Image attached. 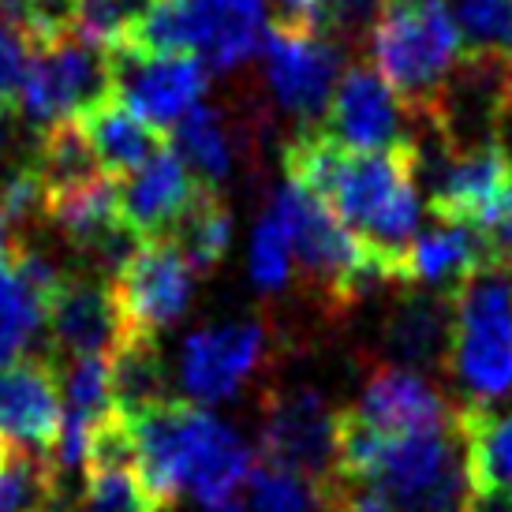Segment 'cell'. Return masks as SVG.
Instances as JSON below:
<instances>
[{"mask_svg":"<svg viewBox=\"0 0 512 512\" xmlns=\"http://www.w3.org/2000/svg\"><path fill=\"white\" fill-rule=\"evenodd\" d=\"M453 296L445 374L460 408H498L512 400V262L494 255L468 273Z\"/></svg>","mask_w":512,"mask_h":512,"instance_id":"cell-3","label":"cell"},{"mask_svg":"<svg viewBox=\"0 0 512 512\" xmlns=\"http://www.w3.org/2000/svg\"><path fill=\"white\" fill-rule=\"evenodd\" d=\"M385 4L389 0H318V34L333 38L337 45L370 38V27Z\"/></svg>","mask_w":512,"mask_h":512,"instance_id":"cell-32","label":"cell"},{"mask_svg":"<svg viewBox=\"0 0 512 512\" xmlns=\"http://www.w3.org/2000/svg\"><path fill=\"white\" fill-rule=\"evenodd\" d=\"M494 258V247L483 228L460 221H434L419 232L404 258V281L430 292H453L468 273Z\"/></svg>","mask_w":512,"mask_h":512,"instance_id":"cell-18","label":"cell"},{"mask_svg":"<svg viewBox=\"0 0 512 512\" xmlns=\"http://www.w3.org/2000/svg\"><path fill=\"white\" fill-rule=\"evenodd\" d=\"M45 326L64 359L113 356V348L124 337L109 281L72 270L45 307Z\"/></svg>","mask_w":512,"mask_h":512,"instance_id":"cell-16","label":"cell"},{"mask_svg":"<svg viewBox=\"0 0 512 512\" xmlns=\"http://www.w3.org/2000/svg\"><path fill=\"white\" fill-rule=\"evenodd\" d=\"M113 64V98H120L154 131L176 128L191 109H199L206 90V64L187 53H139L128 45L109 49Z\"/></svg>","mask_w":512,"mask_h":512,"instance_id":"cell-9","label":"cell"},{"mask_svg":"<svg viewBox=\"0 0 512 512\" xmlns=\"http://www.w3.org/2000/svg\"><path fill=\"white\" fill-rule=\"evenodd\" d=\"M337 415L314 389H288L266 400L262 453L270 464L303 471L318 483L337 479Z\"/></svg>","mask_w":512,"mask_h":512,"instance_id":"cell-11","label":"cell"},{"mask_svg":"<svg viewBox=\"0 0 512 512\" xmlns=\"http://www.w3.org/2000/svg\"><path fill=\"white\" fill-rule=\"evenodd\" d=\"M202 512H247V509L228 498V501H214V505H202Z\"/></svg>","mask_w":512,"mask_h":512,"instance_id":"cell-40","label":"cell"},{"mask_svg":"<svg viewBox=\"0 0 512 512\" xmlns=\"http://www.w3.org/2000/svg\"><path fill=\"white\" fill-rule=\"evenodd\" d=\"M453 329V296L449 292H419L404 299L385 326V344L404 367H438L449 352Z\"/></svg>","mask_w":512,"mask_h":512,"instance_id":"cell-22","label":"cell"},{"mask_svg":"<svg viewBox=\"0 0 512 512\" xmlns=\"http://www.w3.org/2000/svg\"><path fill=\"white\" fill-rule=\"evenodd\" d=\"M498 124H509V131H512V60H509V64H505V79H501Z\"/></svg>","mask_w":512,"mask_h":512,"instance_id":"cell-39","label":"cell"},{"mask_svg":"<svg viewBox=\"0 0 512 512\" xmlns=\"http://www.w3.org/2000/svg\"><path fill=\"white\" fill-rule=\"evenodd\" d=\"M45 303L34 288L19 277L12 262V243L0 247V333L27 348L45 326Z\"/></svg>","mask_w":512,"mask_h":512,"instance_id":"cell-30","label":"cell"},{"mask_svg":"<svg viewBox=\"0 0 512 512\" xmlns=\"http://www.w3.org/2000/svg\"><path fill=\"white\" fill-rule=\"evenodd\" d=\"M172 146L206 187H217L232 169V139H228L225 116L217 109H206V105L191 109L172 128Z\"/></svg>","mask_w":512,"mask_h":512,"instance_id":"cell-26","label":"cell"},{"mask_svg":"<svg viewBox=\"0 0 512 512\" xmlns=\"http://www.w3.org/2000/svg\"><path fill=\"white\" fill-rule=\"evenodd\" d=\"M79 124H83V135L98 157V165L116 180L128 176L131 169H139L165 146L161 131H154L143 116L131 113L120 98H105L101 105L86 109L79 116Z\"/></svg>","mask_w":512,"mask_h":512,"instance_id":"cell-20","label":"cell"},{"mask_svg":"<svg viewBox=\"0 0 512 512\" xmlns=\"http://www.w3.org/2000/svg\"><path fill=\"white\" fill-rule=\"evenodd\" d=\"M64 427L60 363L49 356H19L0 370V445L49 456Z\"/></svg>","mask_w":512,"mask_h":512,"instance_id":"cell-12","label":"cell"},{"mask_svg":"<svg viewBox=\"0 0 512 512\" xmlns=\"http://www.w3.org/2000/svg\"><path fill=\"white\" fill-rule=\"evenodd\" d=\"M27 120L19 124L12 120V113H0V184L12 176V172L27 169L30 161H34V146H30V135H27Z\"/></svg>","mask_w":512,"mask_h":512,"instance_id":"cell-34","label":"cell"},{"mask_svg":"<svg viewBox=\"0 0 512 512\" xmlns=\"http://www.w3.org/2000/svg\"><path fill=\"white\" fill-rule=\"evenodd\" d=\"M45 217L72 247H79L86 258H94L124 228V221H120V180L101 172L94 180L64 187L57 195H45Z\"/></svg>","mask_w":512,"mask_h":512,"instance_id":"cell-19","label":"cell"},{"mask_svg":"<svg viewBox=\"0 0 512 512\" xmlns=\"http://www.w3.org/2000/svg\"><path fill=\"white\" fill-rule=\"evenodd\" d=\"M270 214L281 221L292 258L329 307H348L352 299L367 292L370 281H385L378 258L370 255L356 232L307 187L292 184V180L277 187Z\"/></svg>","mask_w":512,"mask_h":512,"instance_id":"cell-5","label":"cell"},{"mask_svg":"<svg viewBox=\"0 0 512 512\" xmlns=\"http://www.w3.org/2000/svg\"><path fill=\"white\" fill-rule=\"evenodd\" d=\"M199 191V176L187 169L184 157L161 146L150 161L120 176V221L139 240H165L184 221Z\"/></svg>","mask_w":512,"mask_h":512,"instance_id":"cell-15","label":"cell"},{"mask_svg":"<svg viewBox=\"0 0 512 512\" xmlns=\"http://www.w3.org/2000/svg\"><path fill=\"white\" fill-rule=\"evenodd\" d=\"M109 370H113V400L120 412H139L157 400H169L157 341H120L109 356Z\"/></svg>","mask_w":512,"mask_h":512,"instance_id":"cell-28","label":"cell"},{"mask_svg":"<svg viewBox=\"0 0 512 512\" xmlns=\"http://www.w3.org/2000/svg\"><path fill=\"white\" fill-rule=\"evenodd\" d=\"M135 453V475L154 509H169L180 494L202 505L228 501L251 475V449L236 430L191 400H157L124 412Z\"/></svg>","mask_w":512,"mask_h":512,"instance_id":"cell-2","label":"cell"},{"mask_svg":"<svg viewBox=\"0 0 512 512\" xmlns=\"http://www.w3.org/2000/svg\"><path fill=\"white\" fill-rule=\"evenodd\" d=\"M430 210L438 221L483 228L498 210L512 180L509 146L494 143H445L430 165Z\"/></svg>","mask_w":512,"mask_h":512,"instance_id":"cell-10","label":"cell"},{"mask_svg":"<svg viewBox=\"0 0 512 512\" xmlns=\"http://www.w3.org/2000/svg\"><path fill=\"white\" fill-rule=\"evenodd\" d=\"M277 8V27L318 30V0H273Z\"/></svg>","mask_w":512,"mask_h":512,"instance_id":"cell-37","label":"cell"},{"mask_svg":"<svg viewBox=\"0 0 512 512\" xmlns=\"http://www.w3.org/2000/svg\"><path fill=\"white\" fill-rule=\"evenodd\" d=\"M374 72L412 116L427 120L464 64V38L441 0H389L370 27Z\"/></svg>","mask_w":512,"mask_h":512,"instance_id":"cell-4","label":"cell"},{"mask_svg":"<svg viewBox=\"0 0 512 512\" xmlns=\"http://www.w3.org/2000/svg\"><path fill=\"white\" fill-rule=\"evenodd\" d=\"M408 116L404 101L374 68H348L329 98L322 131L348 150H393L412 143L404 131Z\"/></svg>","mask_w":512,"mask_h":512,"instance_id":"cell-14","label":"cell"},{"mask_svg":"<svg viewBox=\"0 0 512 512\" xmlns=\"http://www.w3.org/2000/svg\"><path fill=\"white\" fill-rule=\"evenodd\" d=\"M34 172L42 180L45 195H57L64 187H75L83 180H94L101 176V165L90 143L83 135V124L79 120H64V124H53L38 135V146H34Z\"/></svg>","mask_w":512,"mask_h":512,"instance_id":"cell-24","label":"cell"},{"mask_svg":"<svg viewBox=\"0 0 512 512\" xmlns=\"http://www.w3.org/2000/svg\"><path fill=\"white\" fill-rule=\"evenodd\" d=\"M251 277L262 292H277L292 277V247H288L285 228L273 214L262 217L255 236H251Z\"/></svg>","mask_w":512,"mask_h":512,"instance_id":"cell-31","label":"cell"},{"mask_svg":"<svg viewBox=\"0 0 512 512\" xmlns=\"http://www.w3.org/2000/svg\"><path fill=\"white\" fill-rule=\"evenodd\" d=\"M329 512H393L382 494H374L367 486H352L333 479L329 483Z\"/></svg>","mask_w":512,"mask_h":512,"instance_id":"cell-35","label":"cell"},{"mask_svg":"<svg viewBox=\"0 0 512 512\" xmlns=\"http://www.w3.org/2000/svg\"><path fill=\"white\" fill-rule=\"evenodd\" d=\"M266 83L277 105L299 124H318L329 109V98L344 75V49L318 30H296L273 23L262 38Z\"/></svg>","mask_w":512,"mask_h":512,"instance_id":"cell-8","label":"cell"},{"mask_svg":"<svg viewBox=\"0 0 512 512\" xmlns=\"http://www.w3.org/2000/svg\"><path fill=\"white\" fill-rule=\"evenodd\" d=\"M199 27V60L210 68H236L266 38L262 0H191Z\"/></svg>","mask_w":512,"mask_h":512,"instance_id":"cell-21","label":"cell"},{"mask_svg":"<svg viewBox=\"0 0 512 512\" xmlns=\"http://www.w3.org/2000/svg\"><path fill=\"white\" fill-rule=\"evenodd\" d=\"M266 359V329L258 322H225L191 333L180 356V385L195 404L236 397Z\"/></svg>","mask_w":512,"mask_h":512,"instance_id":"cell-13","label":"cell"},{"mask_svg":"<svg viewBox=\"0 0 512 512\" xmlns=\"http://www.w3.org/2000/svg\"><path fill=\"white\" fill-rule=\"evenodd\" d=\"M105 98H113L109 49L86 42L75 30L34 38L19 90V113L27 116L30 128L45 131L64 120H79Z\"/></svg>","mask_w":512,"mask_h":512,"instance_id":"cell-6","label":"cell"},{"mask_svg":"<svg viewBox=\"0 0 512 512\" xmlns=\"http://www.w3.org/2000/svg\"><path fill=\"white\" fill-rule=\"evenodd\" d=\"M352 412L378 434H419L453 427L460 408H449V400L423 374L408 367H382L367 378Z\"/></svg>","mask_w":512,"mask_h":512,"instance_id":"cell-17","label":"cell"},{"mask_svg":"<svg viewBox=\"0 0 512 512\" xmlns=\"http://www.w3.org/2000/svg\"><path fill=\"white\" fill-rule=\"evenodd\" d=\"M285 172L356 232L385 281H404V258L423 217L415 187L423 146L412 139L393 150H348L322 128H303L285 150Z\"/></svg>","mask_w":512,"mask_h":512,"instance_id":"cell-1","label":"cell"},{"mask_svg":"<svg viewBox=\"0 0 512 512\" xmlns=\"http://www.w3.org/2000/svg\"><path fill=\"white\" fill-rule=\"evenodd\" d=\"M475 494L512 490V408H460Z\"/></svg>","mask_w":512,"mask_h":512,"instance_id":"cell-23","label":"cell"},{"mask_svg":"<svg viewBox=\"0 0 512 512\" xmlns=\"http://www.w3.org/2000/svg\"><path fill=\"white\" fill-rule=\"evenodd\" d=\"M165 240H172L184 251L187 262L195 266V273L214 270L217 262L225 258L228 243H232V214H228V206L217 195V187L202 184L184 221L172 228V236H165Z\"/></svg>","mask_w":512,"mask_h":512,"instance_id":"cell-25","label":"cell"},{"mask_svg":"<svg viewBox=\"0 0 512 512\" xmlns=\"http://www.w3.org/2000/svg\"><path fill=\"white\" fill-rule=\"evenodd\" d=\"M486 240L494 247V255L512 262V180L505 187V195H501L494 217H490V225H486Z\"/></svg>","mask_w":512,"mask_h":512,"instance_id":"cell-36","label":"cell"},{"mask_svg":"<svg viewBox=\"0 0 512 512\" xmlns=\"http://www.w3.org/2000/svg\"><path fill=\"white\" fill-rule=\"evenodd\" d=\"M468 512H512V490H486V494H475Z\"/></svg>","mask_w":512,"mask_h":512,"instance_id":"cell-38","label":"cell"},{"mask_svg":"<svg viewBox=\"0 0 512 512\" xmlns=\"http://www.w3.org/2000/svg\"><path fill=\"white\" fill-rule=\"evenodd\" d=\"M8 243V214H4V206H0V247Z\"/></svg>","mask_w":512,"mask_h":512,"instance_id":"cell-41","label":"cell"},{"mask_svg":"<svg viewBox=\"0 0 512 512\" xmlns=\"http://www.w3.org/2000/svg\"><path fill=\"white\" fill-rule=\"evenodd\" d=\"M57 512H64V509H57Z\"/></svg>","mask_w":512,"mask_h":512,"instance_id":"cell-42","label":"cell"},{"mask_svg":"<svg viewBox=\"0 0 512 512\" xmlns=\"http://www.w3.org/2000/svg\"><path fill=\"white\" fill-rule=\"evenodd\" d=\"M195 266L172 240H139L128 262L109 277L120 341H157L187 311Z\"/></svg>","mask_w":512,"mask_h":512,"instance_id":"cell-7","label":"cell"},{"mask_svg":"<svg viewBox=\"0 0 512 512\" xmlns=\"http://www.w3.org/2000/svg\"><path fill=\"white\" fill-rule=\"evenodd\" d=\"M0 449H4V445H0Z\"/></svg>","mask_w":512,"mask_h":512,"instance_id":"cell-43","label":"cell"},{"mask_svg":"<svg viewBox=\"0 0 512 512\" xmlns=\"http://www.w3.org/2000/svg\"><path fill=\"white\" fill-rule=\"evenodd\" d=\"M30 34L27 30L0 23V113H12L19 105V90H23V75L30 64Z\"/></svg>","mask_w":512,"mask_h":512,"instance_id":"cell-33","label":"cell"},{"mask_svg":"<svg viewBox=\"0 0 512 512\" xmlns=\"http://www.w3.org/2000/svg\"><path fill=\"white\" fill-rule=\"evenodd\" d=\"M464 53L512 60V0H453Z\"/></svg>","mask_w":512,"mask_h":512,"instance_id":"cell-29","label":"cell"},{"mask_svg":"<svg viewBox=\"0 0 512 512\" xmlns=\"http://www.w3.org/2000/svg\"><path fill=\"white\" fill-rule=\"evenodd\" d=\"M247 512H329V486L262 460L247 475Z\"/></svg>","mask_w":512,"mask_h":512,"instance_id":"cell-27","label":"cell"}]
</instances>
